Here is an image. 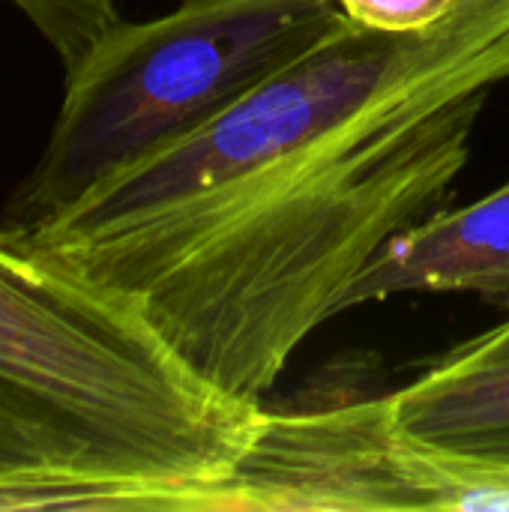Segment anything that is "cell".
I'll return each mask as SVG.
<instances>
[{
  "label": "cell",
  "instance_id": "3957f363",
  "mask_svg": "<svg viewBox=\"0 0 509 512\" xmlns=\"http://www.w3.org/2000/svg\"><path fill=\"white\" fill-rule=\"evenodd\" d=\"M348 27L336 0H183L150 21L120 18L66 72L45 153L6 228L51 222Z\"/></svg>",
  "mask_w": 509,
  "mask_h": 512
},
{
  "label": "cell",
  "instance_id": "7a4b0ae2",
  "mask_svg": "<svg viewBox=\"0 0 509 512\" xmlns=\"http://www.w3.org/2000/svg\"><path fill=\"white\" fill-rule=\"evenodd\" d=\"M0 396L105 471L201 512L246 459L264 405L198 378L123 294L0 228Z\"/></svg>",
  "mask_w": 509,
  "mask_h": 512
},
{
  "label": "cell",
  "instance_id": "ba28073f",
  "mask_svg": "<svg viewBox=\"0 0 509 512\" xmlns=\"http://www.w3.org/2000/svg\"><path fill=\"white\" fill-rule=\"evenodd\" d=\"M69 72L120 21L117 0H12Z\"/></svg>",
  "mask_w": 509,
  "mask_h": 512
},
{
  "label": "cell",
  "instance_id": "5b68a950",
  "mask_svg": "<svg viewBox=\"0 0 509 512\" xmlns=\"http://www.w3.org/2000/svg\"><path fill=\"white\" fill-rule=\"evenodd\" d=\"M402 294H474L509 312V180L390 237L342 294L339 315Z\"/></svg>",
  "mask_w": 509,
  "mask_h": 512
},
{
  "label": "cell",
  "instance_id": "6da1fadb",
  "mask_svg": "<svg viewBox=\"0 0 509 512\" xmlns=\"http://www.w3.org/2000/svg\"><path fill=\"white\" fill-rule=\"evenodd\" d=\"M504 84L509 0H465L423 33L348 27L15 234L132 300L210 387L264 405L381 246L447 207Z\"/></svg>",
  "mask_w": 509,
  "mask_h": 512
},
{
  "label": "cell",
  "instance_id": "8992f818",
  "mask_svg": "<svg viewBox=\"0 0 509 512\" xmlns=\"http://www.w3.org/2000/svg\"><path fill=\"white\" fill-rule=\"evenodd\" d=\"M387 408L393 426L417 444L509 468V312L387 393Z\"/></svg>",
  "mask_w": 509,
  "mask_h": 512
},
{
  "label": "cell",
  "instance_id": "52a82bcc",
  "mask_svg": "<svg viewBox=\"0 0 509 512\" xmlns=\"http://www.w3.org/2000/svg\"><path fill=\"white\" fill-rule=\"evenodd\" d=\"M162 512V495L129 483L18 402L0 396V512Z\"/></svg>",
  "mask_w": 509,
  "mask_h": 512
},
{
  "label": "cell",
  "instance_id": "277c9868",
  "mask_svg": "<svg viewBox=\"0 0 509 512\" xmlns=\"http://www.w3.org/2000/svg\"><path fill=\"white\" fill-rule=\"evenodd\" d=\"M504 510L509 468L444 453L402 435L375 399L264 405L258 435L234 477L201 512Z\"/></svg>",
  "mask_w": 509,
  "mask_h": 512
},
{
  "label": "cell",
  "instance_id": "9c48e42d",
  "mask_svg": "<svg viewBox=\"0 0 509 512\" xmlns=\"http://www.w3.org/2000/svg\"><path fill=\"white\" fill-rule=\"evenodd\" d=\"M342 15L372 33H423L441 24L465 0H336Z\"/></svg>",
  "mask_w": 509,
  "mask_h": 512
}]
</instances>
